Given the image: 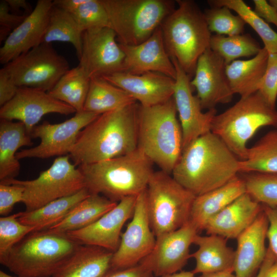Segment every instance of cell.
<instances>
[{
  "instance_id": "17",
  "label": "cell",
  "mask_w": 277,
  "mask_h": 277,
  "mask_svg": "<svg viewBox=\"0 0 277 277\" xmlns=\"http://www.w3.org/2000/svg\"><path fill=\"white\" fill-rule=\"evenodd\" d=\"M68 104L60 101L44 90L19 87L14 96L1 107V119L23 123L29 135L42 117L49 113L69 115L76 113Z\"/></svg>"
},
{
  "instance_id": "35",
  "label": "cell",
  "mask_w": 277,
  "mask_h": 277,
  "mask_svg": "<svg viewBox=\"0 0 277 277\" xmlns=\"http://www.w3.org/2000/svg\"><path fill=\"white\" fill-rule=\"evenodd\" d=\"M277 172V130L266 133L252 147L247 157L240 161L239 173Z\"/></svg>"
},
{
  "instance_id": "27",
  "label": "cell",
  "mask_w": 277,
  "mask_h": 277,
  "mask_svg": "<svg viewBox=\"0 0 277 277\" xmlns=\"http://www.w3.org/2000/svg\"><path fill=\"white\" fill-rule=\"evenodd\" d=\"M227 240L215 234L196 235L193 244L198 248L191 254L195 261L192 270L195 274L233 270L235 250L228 246Z\"/></svg>"
},
{
  "instance_id": "32",
  "label": "cell",
  "mask_w": 277,
  "mask_h": 277,
  "mask_svg": "<svg viewBox=\"0 0 277 277\" xmlns=\"http://www.w3.org/2000/svg\"><path fill=\"white\" fill-rule=\"evenodd\" d=\"M136 102L125 91L103 77H94L90 78L84 111L101 115Z\"/></svg>"
},
{
  "instance_id": "49",
  "label": "cell",
  "mask_w": 277,
  "mask_h": 277,
  "mask_svg": "<svg viewBox=\"0 0 277 277\" xmlns=\"http://www.w3.org/2000/svg\"><path fill=\"white\" fill-rule=\"evenodd\" d=\"M86 0H54L53 1L54 6L72 14L75 12Z\"/></svg>"
},
{
  "instance_id": "57",
  "label": "cell",
  "mask_w": 277,
  "mask_h": 277,
  "mask_svg": "<svg viewBox=\"0 0 277 277\" xmlns=\"http://www.w3.org/2000/svg\"><path fill=\"white\" fill-rule=\"evenodd\" d=\"M0 277H19V276H14L10 275L6 272H4L2 270L0 271Z\"/></svg>"
},
{
  "instance_id": "21",
  "label": "cell",
  "mask_w": 277,
  "mask_h": 277,
  "mask_svg": "<svg viewBox=\"0 0 277 277\" xmlns=\"http://www.w3.org/2000/svg\"><path fill=\"white\" fill-rule=\"evenodd\" d=\"M52 6L51 0L37 1L34 9L1 47V64L6 65L42 43Z\"/></svg>"
},
{
  "instance_id": "11",
  "label": "cell",
  "mask_w": 277,
  "mask_h": 277,
  "mask_svg": "<svg viewBox=\"0 0 277 277\" xmlns=\"http://www.w3.org/2000/svg\"><path fill=\"white\" fill-rule=\"evenodd\" d=\"M16 85L49 92L70 69L67 59L51 44L42 43L2 68Z\"/></svg>"
},
{
  "instance_id": "24",
  "label": "cell",
  "mask_w": 277,
  "mask_h": 277,
  "mask_svg": "<svg viewBox=\"0 0 277 277\" xmlns=\"http://www.w3.org/2000/svg\"><path fill=\"white\" fill-rule=\"evenodd\" d=\"M262 211V205L246 192L212 217L204 230L207 234L236 239Z\"/></svg>"
},
{
  "instance_id": "45",
  "label": "cell",
  "mask_w": 277,
  "mask_h": 277,
  "mask_svg": "<svg viewBox=\"0 0 277 277\" xmlns=\"http://www.w3.org/2000/svg\"><path fill=\"white\" fill-rule=\"evenodd\" d=\"M19 87L10 78L3 68L0 70L1 107L12 100Z\"/></svg>"
},
{
  "instance_id": "54",
  "label": "cell",
  "mask_w": 277,
  "mask_h": 277,
  "mask_svg": "<svg viewBox=\"0 0 277 277\" xmlns=\"http://www.w3.org/2000/svg\"><path fill=\"white\" fill-rule=\"evenodd\" d=\"M12 30L4 26L0 27V41H5L9 36Z\"/></svg>"
},
{
  "instance_id": "28",
  "label": "cell",
  "mask_w": 277,
  "mask_h": 277,
  "mask_svg": "<svg viewBox=\"0 0 277 277\" xmlns=\"http://www.w3.org/2000/svg\"><path fill=\"white\" fill-rule=\"evenodd\" d=\"M31 139L23 123L1 119V182L14 179L18 175L21 166L16 157L17 151L23 146H31Z\"/></svg>"
},
{
  "instance_id": "9",
  "label": "cell",
  "mask_w": 277,
  "mask_h": 277,
  "mask_svg": "<svg viewBox=\"0 0 277 277\" xmlns=\"http://www.w3.org/2000/svg\"><path fill=\"white\" fill-rule=\"evenodd\" d=\"M148 214L155 236L177 230L189 221L195 195L170 174L154 171L146 189Z\"/></svg>"
},
{
  "instance_id": "41",
  "label": "cell",
  "mask_w": 277,
  "mask_h": 277,
  "mask_svg": "<svg viewBox=\"0 0 277 277\" xmlns=\"http://www.w3.org/2000/svg\"><path fill=\"white\" fill-rule=\"evenodd\" d=\"M71 14L83 32L110 28L108 15L101 0H86Z\"/></svg>"
},
{
  "instance_id": "19",
  "label": "cell",
  "mask_w": 277,
  "mask_h": 277,
  "mask_svg": "<svg viewBox=\"0 0 277 277\" xmlns=\"http://www.w3.org/2000/svg\"><path fill=\"white\" fill-rule=\"evenodd\" d=\"M137 196L123 199L91 224L66 234L80 244L98 246L115 252L120 243L122 228L133 215Z\"/></svg>"
},
{
  "instance_id": "46",
  "label": "cell",
  "mask_w": 277,
  "mask_h": 277,
  "mask_svg": "<svg viewBox=\"0 0 277 277\" xmlns=\"http://www.w3.org/2000/svg\"><path fill=\"white\" fill-rule=\"evenodd\" d=\"M10 9L6 0L0 1V25L13 31L25 19L28 14L18 15L10 13Z\"/></svg>"
},
{
  "instance_id": "2",
  "label": "cell",
  "mask_w": 277,
  "mask_h": 277,
  "mask_svg": "<svg viewBox=\"0 0 277 277\" xmlns=\"http://www.w3.org/2000/svg\"><path fill=\"white\" fill-rule=\"evenodd\" d=\"M240 161L221 139L209 132L183 149L171 174L180 184L198 196L237 176Z\"/></svg>"
},
{
  "instance_id": "44",
  "label": "cell",
  "mask_w": 277,
  "mask_h": 277,
  "mask_svg": "<svg viewBox=\"0 0 277 277\" xmlns=\"http://www.w3.org/2000/svg\"><path fill=\"white\" fill-rule=\"evenodd\" d=\"M263 210L268 221L267 238L269 247L277 258V207L263 205Z\"/></svg>"
},
{
  "instance_id": "36",
  "label": "cell",
  "mask_w": 277,
  "mask_h": 277,
  "mask_svg": "<svg viewBox=\"0 0 277 277\" xmlns=\"http://www.w3.org/2000/svg\"><path fill=\"white\" fill-rule=\"evenodd\" d=\"M209 48L222 58L226 65L239 57L255 56L262 48L249 34L212 35Z\"/></svg>"
},
{
  "instance_id": "14",
  "label": "cell",
  "mask_w": 277,
  "mask_h": 277,
  "mask_svg": "<svg viewBox=\"0 0 277 277\" xmlns=\"http://www.w3.org/2000/svg\"><path fill=\"white\" fill-rule=\"evenodd\" d=\"M125 54L109 27L84 31L80 66L90 78L122 71Z\"/></svg>"
},
{
  "instance_id": "56",
  "label": "cell",
  "mask_w": 277,
  "mask_h": 277,
  "mask_svg": "<svg viewBox=\"0 0 277 277\" xmlns=\"http://www.w3.org/2000/svg\"><path fill=\"white\" fill-rule=\"evenodd\" d=\"M268 3L276 10L277 11V0H269Z\"/></svg>"
},
{
  "instance_id": "55",
  "label": "cell",
  "mask_w": 277,
  "mask_h": 277,
  "mask_svg": "<svg viewBox=\"0 0 277 277\" xmlns=\"http://www.w3.org/2000/svg\"><path fill=\"white\" fill-rule=\"evenodd\" d=\"M264 277H277V261L269 268Z\"/></svg>"
},
{
  "instance_id": "30",
  "label": "cell",
  "mask_w": 277,
  "mask_h": 277,
  "mask_svg": "<svg viewBox=\"0 0 277 277\" xmlns=\"http://www.w3.org/2000/svg\"><path fill=\"white\" fill-rule=\"evenodd\" d=\"M90 194L84 188L75 194L52 201L38 209L21 212L18 219L22 224L34 227V231L47 230L60 222Z\"/></svg>"
},
{
  "instance_id": "38",
  "label": "cell",
  "mask_w": 277,
  "mask_h": 277,
  "mask_svg": "<svg viewBox=\"0 0 277 277\" xmlns=\"http://www.w3.org/2000/svg\"><path fill=\"white\" fill-rule=\"evenodd\" d=\"M242 173L246 192L263 205L277 207V172Z\"/></svg>"
},
{
  "instance_id": "6",
  "label": "cell",
  "mask_w": 277,
  "mask_h": 277,
  "mask_svg": "<svg viewBox=\"0 0 277 277\" xmlns=\"http://www.w3.org/2000/svg\"><path fill=\"white\" fill-rule=\"evenodd\" d=\"M80 245L66 234L33 231L1 259L0 263L17 276L51 277Z\"/></svg>"
},
{
  "instance_id": "26",
  "label": "cell",
  "mask_w": 277,
  "mask_h": 277,
  "mask_svg": "<svg viewBox=\"0 0 277 277\" xmlns=\"http://www.w3.org/2000/svg\"><path fill=\"white\" fill-rule=\"evenodd\" d=\"M112 252L80 244L51 277H104L111 270Z\"/></svg>"
},
{
  "instance_id": "25",
  "label": "cell",
  "mask_w": 277,
  "mask_h": 277,
  "mask_svg": "<svg viewBox=\"0 0 277 277\" xmlns=\"http://www.w3.org/2000/svg\"><path fill=\"white\" fill-rule=\"evenodd\" d=\"M246 192L245 185L239 175L225 185L196 196L191 209L189 222L199 232L221 210Z\"/></svg>"
},
{
  "instance_id": "13",
  "label": "cell",
  "mask_w": 277,
  "mask_h": 277,
  "mask_svg": "<svg viewBox=\"0 0 277 277\" xmlns=\"http://www.w3.org/2000/svg\"><path fill=\"white\" fill-rule=\"evenodd\" d=\"M156 236L150 226L146 190L137 197L132 220L121 236L119 246L113 253L111 270L138 265L153 250Z\"/></svg>"
},
{
  "instance_id": "29",
  "label": "cell",
  "mask_w": 277,
  "mask_h": 277,
  "mask_svg": "<svg viewBox=\"0 0 277 277\" xmlns=\"http://www.w3.org/2000/svg\"><path fill=\"white\" fill-rule=\"evenodd\" d=\"M268 58V53L263 47L252 58L236 60L226 65V75L234 94H239L241 97H245L259 91Z\"/></svg>"
},
{
  "instance_id": "39",
  "label": "cell",
  "mask_w": 277,
  "mask_h": 277,
  "mask_svg": "<svg viewBox=\"0 0 277 277\" xmlns=\"http://www.w3.org/2000/svg\"><path fill=\"white\" fill-rule=\"evenodd\" d=\"M210 32L217 35L232 36L243 34L246 23L239 15L232 13L226 7H212L204 12Z\"/></svg>"
},
{
  "instance_id": "15",
  "label": "cell",
  "mask_w": 277,
  "mask_h": 277,
  "mask_svg": "<svg viewBox=\"0 0 277 277\" xmlns=\"http://www.w3.org/2000/svg\"><path fill=\"white\" fill-rule=\"evenodd\" d=\"M199 232L189 221L177 230L156 236L153 250L139 264L155 276L181 271L191 258L190 247Z\"/></svg>"
},
{
  "instance_id": "7",
  "label": "cell",
  "mask_w": 277,
  "mask_h": 277,
  "mask_svg": "<svg viewBox=\"0 0 277 277\" xmlns=\"http://www.w3.org/2000/svg\"><path fill=\"white\" fill-rule=\"evenodd\" d=\"M277 127V110L259 91L241 97L234 105L213 118L211 132L242 160L246 159L247 143L261 127Z\"/></svg>"
},
{
  "instance_id": "16",
  "label": "cell",
  "mask_w": 277,
  "mask_h": 277,
  "mask_svg": "<svg viewBox=\"0 0 277 277\" xmlns=\"http://www.w3.org/2000/svg\"><path fill=\"white\" fill-rule=\"evenodd\" d=\"M176 75L173 95L183 135V149L198 137L211 132L215 109L202 111L199 100L193 94L190 77L174 58Z\"/></svg>"
},
{
  "instance_id": "43",
  "label": "cell",
  "mask_w": 277,
  "mask_h": 277,
  "mask_svg": "<svg viewBox=\"0 0 277 277\" xmlns=\"http://www.w3.org/2000/svg\"><path fill=\"white\" fill-rule=\"evenodd\" d=\"M24 188L16 184L0 183V214L7 216L17 203L23 201Z\"/></svg>"
},
{
  "instance_id": "47",
  "label": "cell",
  "mask_w": 277,
  "mask_h": 277,
  "mask_svg": "<svg viewBox=\"0 0 277 277\" xmlns=\"http://www.w3.org/2000/svg\"><path fill=\"white\" fill-rule=\"evenodd\" d=\"M254 12L267 23L274 24L277 27V11L265 0H253Z\"/></svg>"
},
{
  "instance_id": "48",
  "label": "cell",
  "mask_w": 277,
  "mask_h": 277,
  "mask_svg": "<svg viewBox=\"0 0 277 277\" xmlns=\"http://www.w3.org/2000/svg\"><path fill=\"white\" fill-rule=\"evenodd\" d=\"M104 277H153V273L142 265L126 269L111 270Z\"/></svg>"
},
{
  "instance_id": "5",
  "label": "cell",
  "mask_w": 277,
  "mask_h": 277,
  "mask_svg": "<svg viewBox=\"0 0 277 277\" xmlns=\"http://www.w3.org/2000/svg\"><path fill=\"white\" fill-rule=\"evenodd\" d=\"M177 7L161 25L164 44L171 58L192 78L198 59L209 48L211 32L204 14L191 0H176Z\"/></svg>"
},
{
  "instance_id": "42",
  "label": "cell",
  "mask_w": 277,
  "mask_h": 277,
  "mask_svg": "<svg viewBox=\"0 0 277 277\" xmlns=\"http://www.w3.org/2000/svg\"><path fill=\"white\" fill-rule=\"evenodd\" d=\"M258 91L270 106L275 108L277 98V53L268 54L266 69Z\"/></svg>"
},
{
  "instance_id": "1",
  "label": "cell",
  "mask_w": 277,
  "mask_h": 277,
  "mask_svg": "<svg viewBox=\"0 0 277 277\" xmlns=\"http://www.w3.org/2000/svg\"><path fill=\"white\" fill-rule=\"evenodd\" d=\"M136 102L100 115L79 133L69 156L75 166L130 153L137 147Z\"/></svg>"
},
{
  "instance_id": "33",
  "label": "cell",
  "mask_w": 277,
  "mask_h": 277,
  "mask_svg": "<svg viewBox=\"0 0 277 277\" xmlns=\"http://www.w3.org/2000/svg\"><path fill=\"white\" fill-rule=\"evenodd\" d=\"M90 78L77 66L68 70L48 92L53 98L73 108L76 112L84 111Z\"/></svg>"
},
{
  "instance_id": "52",
  "label": "cell",
  "mask_w": 277,
  "mask_h": 277,
  "mask_svg": "<svg viewBox=\"0 0 277 277\" xmlns=\"http://www.w3.org/2000/svg\"><path fill=\"white\" fill-rule=\"evenodd\" d=\"M198 277H235L233 269L222 271L202 273Z\"/></svg>"
},
{
  "instance_id": "12",
  "label": "cell",
  "mask_w": 277,
  "mask_h": 277,
  "mask_svg": "<svg viewBox=\"0 0 277 277\" xmlns=\"http://www.w3.org/2000/svg\"><path fill=\"white\" fill-rule=\"evenodd\" d=\"M100 115L83 111L76 112L71 118L58 124L47 121L36 125L30 135L39 138L36 146L23 149L16 154L19 160L25 158L48 159L68 155L76 141L80 131Z\"/></svg>"
},
{
  "instance_id": "4",
  "label": "cell",
  "mask_w": 277,
  "mask_h": 277,
  "mask_svg": "<svg viewBox=\"0 0 277 277\" xmlns=\"http://www.w3.org/2000/svg\"><path fill=\"white\" fill-rule=\"evenodd\" d=\"M137 149L171 174L183 151L182 131L173 97L154 106L139 104Z\"/></svg>"
},
{
  "instance_id": "53",
  "label": "cell",
  "mask_w": 277,
  "mask_h": 277,
  "mask_svg": "<svg viewBox=\"0 0 277 277\" xmlns=\"http://www.w3.org/2000/svg\"><path fill=\"white\" fill-rule=\"evenodd\" d=\"M195 274L192 271H181L179 272L167 274L161 277H194Z\"/></svg>"
},
{
  "instance_id": "8",
  "label": "cell",
  "mask_w": 277,
  "mask_h": 277,
  "mask_svg": "<svg viewBox=\"0 0 277 277\" xmlns=\"http://www.w3.org/2000/svg\"><path fill=\"white\" fill-rule=\"evenodd\" d=\"M118 43L138 45L149 38L176 8L172 0H101Z\"/></svg>"
},
{
  "instance_id": "50",
  "label": "cell",
  "mask_w": 277,
  "mask_h": 277,
  "mask_svg": "<svg viewBox=\"0 0 277 277\" xmlns=\"http://www.w3.org/2000/svg\"><path fill=\"white\" fill-rule=\"evenodd\" d=\"M277 261V258L268 247L266 257L255 277H264L269 268Z\"/></svg>"
},
{
  "instance_id": "22",
  "label": "cell",
  "mask_w": 277,
  "mask_h": 277,
  "mask_svg": "<svg viewBox=\"0 0 277 277\" xmlns=\"http://www.w3.org/2000/svg\"><path fill=\"white\" fill-rule=\"evenodd\" d=\"M103 77L125 91L144 107L163 103L174 94L175 80L158 72L134 75L120 71Z\"/></svg>"
},
{
  "instance_id": "34",
  "label": "cell",
  "mask_w": 277,
  "mask_h": 277,
  "mask_svg": "<svg viewBox=\"0 0 277 277\" xmlns=\"http://www.w3.org/2000/svg\"><path fill=\"white\" fill-rule=\"evenodd\" d=\"M83 33L70 13L53 4L42 43H70L75 48L79 59L82 51Z\"/></svg>"
},
{
  "instance_id": "23",
  "label": "cell",
  "mask_w": 277,
  "mask_h": 277,
  "mask_svg": "<svg viewBox=\"0 0 277 277\" xmlns=\"http://www.w3.org/2000/svg\"><path fill=\"white\" fill-rule=\"evenodd\" d=\"M268 221L263 210L237 238L233 270L235 277H253L267 253Z\"/></svg>"
},
{
  "instance_id": "20",
  "label": "cell",
  "mask_w": 277,
  "mask_h": 277,
  "mask_svg": "<svg viewBox=\"0 0 277 277\" xmlns=\"http://www.w3.org/2000/svg\"><path fill=\"white\" fill-rule=\"evenodd\" d=\"M119 44L125 54L122 71L134 75L158 72L175 80L176 69L167 51L161 26L138 45Z\"/></svg>"
},
{
  "instance_id": "51",
  "label": "cell",
  "mask_w": 277,
  "mask_h": 277,
  "mask_svg": "<svg viewBox=\"0 0 277 277\" xmlns=\"http://www.w3.org/2000/svg\"><path fill=\"white\" fill-rule=\"evenodd\" d=\"M9 8L14 11L18 12L21 9L30 13L32 12L30 4L25 0H6Z\"/></svg>"
},
{
  "instance_id": "10",
  "label": "cell",
  "mask_w": 277,
  "mask_h": 277,
  "mask_svg": "<svg viewBox=\"0 0 277 277\" xmlns=\"http://www.w3.org/2000/svg\"><path fill=\"white\" fill-rule=\"evenodd\" d=\"M69 155L56 158L50 167L31 180L15 179L0 183L16 184L24 188L22 203L26 211L38 209L57 199L77 193L85 187L84 177Z\"/></svg>"
},
{
  "instance_id": "40",
  "label": "cell",
  "mask_w": 277,
  "mask_h": 277,
  "mask_svg": "<svg viewBox=\"0 0 277 277\" xmlns=\"http://www.w3.org/2000/svg\"><path fill=\"white\" fill-rule=\"evenodd\" d=\"M21 212L0 217V259L35 228L21 223L18 218Z\"/></svg>"
},
{
  "instance_id": "3",
  "label": "cell",
  "mask_w": 277,
  "mask_h": 277,
  "mask_svg": "<svg viewBox=\"0 0 277 277\" xmlns=\"http://www.w3.org/2000/svg\"><path fill=\"white\" fill-rule=\"evenodd\" d=\"M153 164L137 148L124 155L77 168L91 194H101L118 203L146 189L154 172Z\"/></svg>"
},
{
  "instance_id": "18",
  "label": "cell",
  "mask_w": 277,
  "mask_h": 277,
  "mask_svg": "<svg viewBox=\"0 0 277 277\" xmlns=\"http://www.w3.org/2000/svg\"><path fill=\"white\" fill-rule=\"evenodd\" d=\"M224 61L207 49L198 59L194 75L190 83L203 109H215L219 104L231 101L234 95L226 73Z\"/></svg>"
},
{
  "instance_id": "31",
  "label": "cell",
  "mask_w": 277,
  "mask_h": 277,
  "mask_svg": "<svg viewBox=\"0 0 277 277\" xmlns=\"http://www.w3.org/2000/svg\"><path fill=\"white\" fill-rule=\"evenodd\" d=\"M98 194H90L80 202L60 222L47 230L66 234L91 224L117 204Z\"/></svg>"
},
{
  "instance_id": "37",
  "label": "cell",
  "mask_w": 277,
  "mask_h": 277,
  "mask_svg": "<svg viewBox=\"0 0 277 277\" xmlns=\"http://www.w3.org/2000/svg\"><path fill=\"white\" fill-rule=\"evenodd\" d=\"M207 2L210 7L226 6L234 11L259 35L268 54L277 53V33L243 0H210Z\"/></svg>"
}]
</instances>
